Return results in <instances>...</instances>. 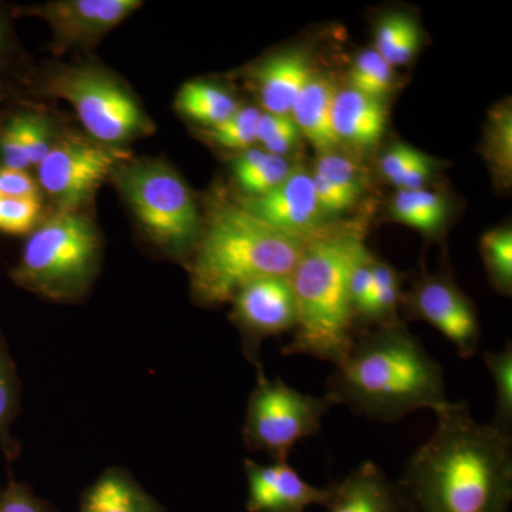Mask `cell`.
I'll list each match as a JSON object with an SVG mask.
<instances>
[{
    "label": "cell",
    "instance_id": "6da1fadb",
    "mask_svg": "<svg viewBox=\"0 0 512 512\" xmlns=\"http://www.w3.org/2000/svg\"><path fill=\"white\" fill-rule=\"evenodd\" d=\"M436 416L396 483L413 511L510 512L512 439L478 423L466 402H450Z\"/></svg>",
    "mask_w": 512,
    "mask_h": 512
},
{
    "label": "cell",
    "instance_id": "7a4b0ae2",
    "mask_svg": "<svg viewBox=\"0 0 512 512\" xmlns=\"http://www.w3.org/2000/svg\"><path fill=\"white\" fill-rule=\"evenodd\" d=\"M326 399L363 419L396 423L446 407L443 366L403 322L359 333L326 383Z\"/></svg>",
    "mask_w": 512,
    "mask_h": 512
},
{
    "label": "cell",
    "instance_id": "3957f363",
    "mask_svg": "<svg viewBox=\"0 0 512 512\" xmlns=\"http://www.w3.org/2000/svg\"><path fill=\"white\" fill-rule=\"evenodd\" d=\"M306 244L269 227L239 202H221L202 222L188 262L192 299L212 308L258 279L291 278Z\"/></svg>",
    "mask_w": 512,
    "mask_h": 512
},
{
    "label": "cell",
    "instance_id": "277c9868",
    "mask_svg": "<svg viewBox=\"0 0 512 512\" xmlns=\"http://www.w3.org/2000/svg\"><path fill=\"white\" fill-rule=\"evenodd\" d=\"M357 232L328 229L309 241L291 278L296 302L295 335L285 356H311L338 365L356 338L349 276L360 249Z\"/></svg>",
    "mask_w": 512,
    "mask_h": 512
},
{
    "label": "cell",
    "instance_id": "5b68a950",
    "mask_svg": "<svg viewBox=\"0 0 512 512\" xmlns=\"http://www.w3.org/2000/svg\"><path fill=\"white\" fill-rule=\"evenodd\" d=\"M99 231L83 212L57 211L30 232L10 279L56 302H72L92 289L100 271Z\"/></svg>",
    "mask_w": 512,
    "mask_h": 512
},
{
    "label": "cell",
    "instance_id": "8992f818",
    "mask_svg": "<svg viewBox=\"0 0 512 512\" xmlns=\"http://www.w3.org/2000/svg\"><path fill=\"white\" fill-rule=\"evenodd\" d=\"M154 247L175 261L190 262L202 218L183 177L161 161H126L111 175Z\"/></svg>",
    "mask_w": 512,
    "mask_h": 512
},
{
    "label": "cell",
    "instance_id": "52a82bcc",
    "mask_svg": "<svg viewBox=\"0 0 512 512\" xmlns=\"http://www.w3.org/2000/svg\"><path fill=\"white\" fill-rule=\"evenodd\" d=\"M43 90L72 104L90 138L104 146L121 148L154 131L136 97L100 67H59L46 74Z\"/></svg>",
    "mask_w": 512,
    "mask_h": 512
},
{
    "label": "cell",
    "instance_id": "ba28073f",
    "mask_svg": "<svg viewBox=\"0 0 512 512\" xmlns=\"http://www.w3.org/2000/svg\"><path fill=\"white\" fill-rule=\"evenodd\" d=\"M256 372L242 441L252 453H264L272 461H288L296 444L322 430L323 417L332 403L326 396L313 397L293 389L281 377L269 379L264 367Z\"/></svg>",
    "mask_w": 512,
    "mask_h": 512
},
{
    "label": "cell",
    "instance_id": "9c48e42d",
    "mask_svg": "<svg viewBox=\"0 0 512 512\" xmlns=\"http://www.w3.org/2000/svg\"><path fill=\"white\" fill-rule=\"evenodd\" d=\"M130 160L123 147H110L92 138L64 137L37 165V183L59 208L80 211L107 177Z\"/></svg>",
    "mask_w": 512,
    "mask_h": 512
},
{
    "label": "cell",
    "instance_id": "30bf717a",
    "mask_svg": "<svg viewBox=\"0 0 512 512\" xmlns=\"http://www.w3.org/2000/svg\"><path fill=\"white\" fill-rule=\"evenodd\" d=\"M231 320L242 339V353L255 369H262V340L291 332L296 326L295 295L289 278L258 279L232 298Z\"/></svg>",
    "mask_w": 512,
    "mask_h": 512
},
{
    "label": "cell",
    "instance_id": "8fae6325",
    "mask_svg": "<svg viewBox=\"0 0 512 512\" xmlns=\"http://www.w3.org/2000/svg\"><path fill=\"white\" fill-rule=\"evenodd\" d=\"M409 315L430 323L453 343L461 359L476 356L481 325L473 302L446 276H429L406 298Z\"/></svg>",
    "mask_w": 512,
    "mask_h": 512
},
{
    "label": "cell",
    "instance_id": "7c38bea8",
    "mask_svg": "<svg viewBox=\"0 0 512 512\" xmlns=\"http://www.w3.org/2000/svg\"><path fill=\"white\" fill-rule=\"evenodd\" d=\"M239 204L269 227L305 244L328 231L322 224L325 215L316 200L312 174L303 168H293L274 190Z\"/></svg>",
    "mask_w": 512,
    "mask_h": 512
},
{
    "label": "cell",
    "instance_id": "4fadbf2b",
    "mask_svg": "<svg viewBox=\"0 0 512 512\" xmlns=\"http://www.w3.org/2000/svg\"><path fill=\"white\" fill-rule=\"evenodd\" d=\"M143 3L138 0H56L30 9V15L45 19L60 49L93 43L133 15Z\"/></svg>",
    "mask_w": 512,
    "mask_h": 512
},
{
    "label": "cell",
    "instance_id": "5bb4252c",
    "mask_svg": "<svg viewBox=\"0 0 512 512\" xmlns=\"http://www.w3.org/2000/svg\"><path fill=\"white\" fill-rule=\"evenodd\" d=\"M244 473L248 512H306L311 505L326 507L332 497V484H309L288 461L258 464L245 458Z\"/></svg>",
    "mask_w": 512,
    "mask_h": 512
},
{
    "label": "cell",
    "instance_id": "9a60e30c",
    "mask_svg": "<svg viewBox=\"0 0 512 512\" xmlns=\"http://www.w3.org/2000/svg\"><path fill=\"white\" fill-rule=\"evenodd\" d=\"M328 512H414L399 485L382 468L365 461L332 484Z\"/></svg>",
    "mask_w": 512,
    "mask_h": 512
},
{
    "label": "cell",
    "instance_id": "2e32d148",
    "mask_svg": "<svg viewBox=\"0 0 512 512\" xmlns=\"http://www.w3.org/2000/svg\"><path fill=\"white\" fill-rule=\"evenodd\" d=\"M312 74L309 57L302 50H286L259 64L254 77L265 113L291 116L293 104Z\"/></svg>",
    "mask_w": 512,
    "mask_h": 512
},
{
    "label": "cell",
    "instance_id": "e0dca14e",
    "mask_svg": "<svg viewBox=\"0 0 512 512\" xmlns=\"http://www.w3.org/2000/svg\"><path fill=\"white\" fill-rule=\"evenodd\" d=\"M387 109L383 100L348 89L336 92L332 106V126L339 143L372 147L383 137Z\"/></svg>",
    "mask_w": 512,
    "mask_h": 512
},
{
    "label": "cell",
    "instance_id": "ac0fdd59",
    "mask_svg": "<svg viewBox=\"0 0 512 512\" xmlns=\"http://www.w3.org/2000/svg\"><path fill=\"white\" fill-rule=\"evenodd\" d=\"M79 512H165L133 474L121 466L107 467L83 491Z\"/></svg>",
    "mask_w": 512,
    "mask_h": 512
},
{
    "label": "cell",
    "instance_id": "d6986e66",
    "mask_svg": "<svg viewBox=\"0 0 512 512\" xmlns=\"http://www.w3.org/2000/svg\"><path fill=\"white\" fill-rule=\"evenodd\" d=\"M335 94V84L328 76L313 73L291 111L301 134L322 153H329L339 144L332 126Z\"/></svg>",
    "mask_w": 512,
    "mask_h": 512
},
{
    "label": "cell",
    "instance_id": "ffe728a7",
    "mask_svg": "<svg viewBox=\"0 0 512 512\" xmlns=\"http://www.w3.org/2000/svg\"><path fill=\"white\" fill-rule=\"evenodd\" d=\"M390 212L394 220L436 237L443 231L448 218V204L443 195L424 190H399L394 195Z\"/></svg>",
    "mask_w": 512,
    "mask_h": 512
},
{
    "label": "cell",
    "instance_id": "44dd1931",
    "mask_svg": "<svg viewBox=\"0 0 512 512\" xmlns=\"http://www.w3.org/2000/svg\"><path fill=\"white\" fill-rule=\"evenodd\" d=\"M22 407V382L8 342L0 333V451L8 464L15 463L20 444L13 436V424Z\"/></svg>",
    "mask_w": 512,
    "mask_h": 512
},
{
    "label": "cell",
    "instance_id": "7402d4cb",
    "mask_svg": "<svg viewBox=\"0 0 512 512\" xmlns=\"http://www.w3.org/2000/svg\"><path fill=\"white\" fill-rule=\"evenodd\" d=\"M293 165L285 157L266 153L261 148H249L232 164L235 180L248 198L261 197L282 181L293 171Z\"/></svg>",
    "mask_w": 512,
    "mask_h": 512
},
{
    "label": "cell",
    "instance_id": "603a6c76",
    "mask_svg": "<svg viewBox=\"0 0 512 512\" xmlns=\"http://www.w3.org/2000/svg\"><path fill=\"white\" fill-rule=\"evenodd\" d=\"M175 107L185 117L212 128L229 119L239 109L227 90L207 82H190L181 87Z\"/></svg>",
    "mask_w": 512,
    "mask_h": 512
},
{
    "label": "cell",
    "instance_id": "cb8c5ba5",
    "mask_svg": "<svg viewBox=\"0 0 512 512\" xmlns=\"http://www.w3.org/2000/svg\"><path fill=\"white\" fill-rule=\"evenodd\" d=\"M420 42L419 26L403 13H392L377 25L375 50L392 67L409 63L419 50Z\"/></svg>",
    "mask_w": 512,
    "mask_h": 512
},
{
    "label": "cell",
    "instance_id": "d4e9b609",
    "mask_svg": "<svg viewBox=\"0 0 512 512\" xmlns=\"http://www.w3.org/2000/svg\"><path fill=\"white\" fill-rule=\"evenodd\" d=\"M484 365L493 377L495 387V412L490 426L498 433L512 439V345L505 343L500 352L484 350Z\"/></svg>",
    "mask_w": 512,
    "mask_h": 512
},
{
    "label": "cell",
    "instance_id": "484cf974",
    "mask_svg": "<svg viewBox=\"0 0 512 512\" xmlns=\"http://www.w3.org/2000/svg\"><path fill=\"white\" fill-rule=\"evenodd\" d=\"M485 154L495 177L511 180L512 170V116L510 104L495 107L485 133Z\"/></svg>",
    "mask_w": 512,
    "mask_h": 512
},
{
    "label": "cell",
    "instance_id": "4316f807",
    "mask_svg": "<svg viewBox=\"0 0 512 512\" xmlns=\"http://www.w3.org/2000/svg\"><path fill=\"white\" fill-rule=\"evenodd\" d=\"M350 89L383 100L393 86V67L375 49L356 57L349 74Z\"/></svg>",
    "mask_w": 512,
    "mask_h": 512
},
{
    "label": "cell",
    "instance_id": "83f0119b",
    "mask_svg": "<svg viewBox=\"0 0 512 512\" xmlns=\"http://www.w3.org/2000/svg\"><path fill=\"white\" fill-rule=\"evenodd\" d=\"M481 252L491 284L498 292L511 295L512 234L510 228L487 232L481 241Z\"/></svg>",
    "mask_w": 512,
    "mask_h": 512
},
{
    "label": "cell",
    "instance_id": "f1b7e54d",
    "mask_svg": "<svg viewBox=\"0 0 512 512\" xmlns=\"http://www.w3.org/2000/svg\"><path fill=\"white\" fill-rule=\"evenodd\" d=\"M259 116L261 111L256 107H239L229 119L208 128V137L229 150H249L256 143Z\"/></svg>",
    "mask_w": 512,
    "mask_h": 512
},
{
    "label": "cell",
    "instance_id": "f546056e",
    "mask_svg": "<svg viewBox=\"0 0 512 512\" xmlns=\"http://www.w3.org/2000/svg\"><path fill=\"white\" fill-rule=\"evenodd\" d=\"M302 134L291 116L261 113L256 127V141L266 153L285 157L299 143Z\"/></svg>",
    "mask_w": 512,
    "mask_h": 512
},
{
    "label": "cell",
    "instance_id": "4dcf8cb0",
    "mask_svg": "<svg viewBox=\"0 0 512 512\" xmlns=\"http://www.w3.org/2000/svg\"><path fill=\"white\" fill-rule=\"evenodd\" d=\"M313 173L325 178L330 184L348 192L353 198L359 200L366 188V177L359 165L353 163L348 157L340 154L323 153L318 158Z\"/></svg>",
    "mask_w": 512,
    "mask_h": 512
},
{
    "label": "cell",
    "instance_id": "1f68e13d",
    "mask_svg": "<svg viewBox=\"0 0 512 512\" xmlns=\"http://www.w3.org/2000/svg\"><path fill=\"white\" fill-rule=\"evenodd\" d=\"M13 121L18 128L20 143L30 167H37L55 144L49 121L36 114H22Z\"/></svg>",
    "mask_w": 512,
    "mask_h": 512
},
{
    "label": "cell",
    "instance_id": "d6a6232c",
    "mask_svg": "<svg viewBox=\"0 0 512 512\" xmlns=\"http://www.w3.org/2000/svg\"><path fill=\"white\" fill-rule=\"evenodd\" d=\"M40 214V198L0 197V232L8 235L30 234L39 225Z\"/></svg>",
    "mask_w": 512,
    "mask_h": 512
},
{
    "label": "cell",
    "instance_id": "836d02e7",
    "mask_svg": "<svg viewBox=\"0 0 512 512\" xmlns=\"http://www.w3.org/2000/svg\"><path fill=\"white\" fill-rule=\"evenodd\" d=\"M0 512H60L55 505L37 497L29 484L10 480L0 493Z\"/></svg>",
    "mask_w": 512,
    "mask_h": 512
},
{
    "label": "cell",
    "instance_id": "e575fe53",
    "mask_svg": "<svg viewBox=\"0 0 512 512\" xmlns=\"http://www.w3.org/2000/svg\"><path fill=\"white\" fill-rule=\"evenodd\" d=\"M424 156H426V154L409 146V144H394V146L390 147L389 150L383 154L382 158H380V171H382L383 177L386 178L389 183L397 187L404 175L407 174V171H409L414 164L419 163Z\"/></svg>",
    "mask_w": 512,
    "mask_h": 512
},
{
    "label": "cell",
    "instance_id": "d590c367",
    "mask_svg": "<svg viewBox=\"0 0 512 512\" xmlns=\"http://www.w3.org/2000/svg\"><path fill=\"white\" fill-rule=\"evenodd\" d=\"M0 197L2 198H40L42 190L28 171L0 168Z\"/></svg>",
    "mask_w": 512,
    "mask_h": 512
},
{
    "label": "cell",
    "instance_id": "8d00e7d4",
    "mask_svg": "<svg viewBox=\"0 0 512 512\" xmlns=\"http://www.w3.org/2000/svg\"><path fill=\"white\" fill-rule=\"evenodd\" d=\"M0 157H2L3 167L22 171H28L30 168L28 158H26L22 143H20L18 128L13 119L0 136Z\"/></svg>",
    "mask_w": 512,
    "mask_h": 512
},
{
    "label": "cell",
    "instance_id": "74e56055",
    "mask_svg": "<svg viewBox=\"0 0 512 512\" xmlns=\"http://www.w3.org/2000/svg\"><path fill=\"white\" fill-rule=\"evenodd\" d=\"M437 168L436 161L433 158L424 156L421 158L419 163L414 164L407 174L404 175L402 181H400L397 188L399 190H421L424 187V184L430 180L431 175L434 174V170Z\"/></svg>",
    "mask_w": 512,
    "mask_h": 512
},
{
    "label": "cell",
    "instance_id": "f35d334b",
    "mask_svg": "<svg viewBox=\"0 0 512 512\" xmlns=\"http://www.w3.org/2000/svg\"><path fill=\"white\" fill-rule=\"evenodd\" d=\"M3 45V28H2V22H0V50H2Z\"/></svg>",
    "mask_w": 512,
    "mask_h": 512
},
{
    "label": "cell",
    "instance_id": "ab89813d",
    "mask_svg": "<svg viewBox=\"0 0 512 512\" xmlns=\"http://www.w3.org/2000/svg\"><path fill=\"white\" fill-rule=\"evenodd\" d=\"M0 493H2V488H0Z\"/></svg>",
    "mask_w": 512,
    "mask_h": 512
}]
</instances>
